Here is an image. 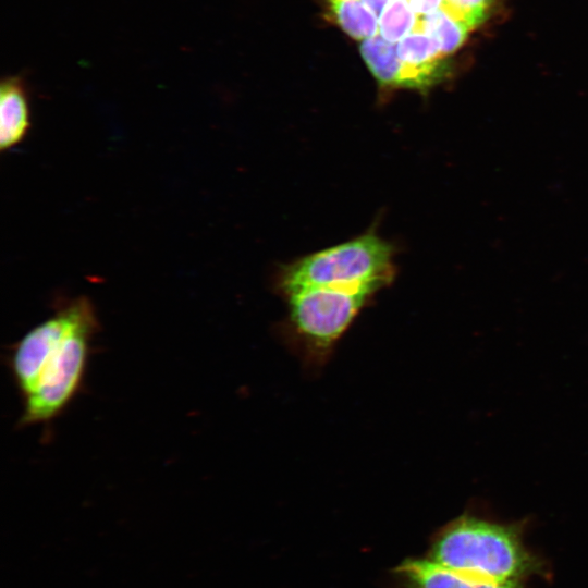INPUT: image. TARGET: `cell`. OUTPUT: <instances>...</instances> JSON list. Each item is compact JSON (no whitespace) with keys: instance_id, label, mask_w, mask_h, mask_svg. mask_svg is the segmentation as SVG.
Instances as JSON below:
<instances>
[{"instance_id":"5","label":"cell","mask_w":588,"mask_h":588,"mask_svg":"<svg viewBox=\"0 0 588 588\" xmlns=\"http://www.w3.org/2000/svg\"><path fill=\"white\" fill-rule=\"evenodd\" d=\"M93 307L88 297H76L61 305L54 314L13 344L9 355V370L22 397L35 387L53 347Z\"/></svg>"},{"instance_id":"4","label":"cell","mask_w":588,"mask_h":588,"mask_svg":"<svg viewBox=\"0 0 588 588\" xmlns=\"http://www.w3.org/2000/svg\"><path fill=\"white\" fill-rule=\"evenodd\" d=\"M295 329L314 346L329 347L350 326L371 295L326 287H299L284 293Z\"/></svg>"},{"instance_id":"1","label":"cell","mask_w":588,"mask_h":588,"mask_svg":"<svg viewBox=\"0 0 588 588\" xmlns=\"http://www.w3.org/2000/svg\"><path fill=\"white\" fill-rule=\"evenodd\" d=\"M429 558L446 567L499 583L519 584L536 568L516 525L473 515L448 524L437 535Z\"/></svg>"},{"instance_id":"10","label":"cell","mask_w":588,"mask_h":588,"mask_svg":"<svg viewBox=\"0 0 588 588\" xmlns=\"http://www.w3.org/2000/svg\"><path fill=\"white\" fill-rule=\"evenodd\" d=\"M419 29L431 36L443 56L455 52L473 30L462 19L443 8L419 17Z\"/></svg>"},{"instance_id":"7","label":"cell","mask_w":588,"mask_h":588,"mask_svg":"<svg viewBox=\"0 0 588 588\" xmlns=\"http://www.w3.org/2000/svg\"><path fill=\"white\" fill-rule=\"evenodd\" d=\"M397 573L411 588H520L519 584L488 580L446 567L430 558L408 559Z\"/></svg>"},{"instance_id":"12","label":"cell","mask_w":588,"mask_h":588,"mask_svg":"<svg viewBox=\"0 0 588 588\" xmlns=\"http://www.w3.org/2000/svg\"><path fill=\"white\" fill-rule=\"evenodd\" d=\"M378 23L379 35L391 44L419 29V16L412 10L409 0H389Z\"/></svg>"},{"instance_id":"2","label":"cell","mask_w":588,"mask_h":588,"mask_svg":"<svg viewBox=\"0 0 588 588\" xmlns=\"http://www.w3.org/2000/svg\"><path fill=\"white\" fill-rule=\"evenodd\" d=\"M393 256V246L369 231L285 265L279 274V285L284 293L326 286L372 295L392 281Z\"/></svg>"},{"instance_id":"6","label":"cell","mask_w":588,"mask_h":588,"mask_svg":"<svg viewBox=\"0 0 588 588\" xmlns=\"http://www.w3.org/2000/svg\"><path fill=\"white\" fill-rule=\"evenodd\" d=\"M403 63L400 87L427 89L446 73L445 56L438 42L421 29L412 30L396 45Z\"/></svg>"},{"instance_id":"13","label":"cell","mask_w":588,"mask_h":588,"mask_svg":"<svg viewBox=\"0 0 588 588\" xmlns=\"http://www.w3.org/2000/svg\"><path fill=\"white\" fill-rule=\"evenodd\" d=\"M494 0H445V9L462 19L471 29L489 17Z\"/></svg>"},{"instance_id":"8","label":"cell","mask_w":588,"mask_h":588,"mask_svg":"<svg viewBox=\"0 0 588 588\" xmlns=\"http://www.w3.org/2000/svg\"><path fill=\"white\" fill-rule=\"evenodd\" d=\"M30 111L24 81L15 75L0 85V149L9 150L27 135Z\"/></svg>"},{"instance_id":"11","label":"cell","mask_w":588,"mask_h":588,"mask_svg":"<svg viewBox=\"0 0 588 588\" xmlns=\"http://www.w3.org/2000/svg\"><path fill=\"white\" fill-rule=\"evenodd\" d=\"M340 27L351 37L365 40L379 35L378 16L363 0H329Z\"/></svg>"},{"instance_id":"3","label":"cell","mask_w":588,"mask_h":588,"mask_svg":"<svg viewBox=\"0 0 588 588\" xmlns=\"http://www.w3.org/2000/svg\"><path fill=\"white\" fill-rule=\"evenodd\" d=\"M98 330L94 307L53 347L35 387L23 397L20 426L51 421L69 406L83 384Z\"/></svg>"},{"instance_id":"14","label":"cell","mask_w":588,"mask_h":588,"mask_svg":"<svg viewBox=\"0 0 588 588\" xmlns=\"http://www.w3.org/2000/svg\"><path fill=\"white\" fill-rule=\"evenodd\" d=\"M412 10L420 17L445 7V0H409Z\"/></svg>"},{"instance_id":"9","label":"cell","mask_w":588,"mask_h":588,"mask_svg":"<svg viewBox=\"0 0 588 588\" xmlns=\"http://www.w3.org/2000/svg\"><path fill=\"white\" fill-rule=\"evenodd\" d=\"M359 50L379 84L400 87L403 63L397 57L395 44H391L380 35H376L363 40Z\"/></svg>"}]
</instances>
